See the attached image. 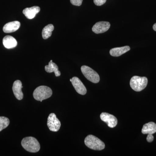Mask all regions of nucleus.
<instances>
[{"instance_id": "nucleus-1", "label": "nucleus", "mask_w": 156, "mask_h": 156, "mask_svg": "<svg viewBox=\"0 0 156 156\" xmlns=\"http://www.w3.org/2000/svg\"><path fill=\"white\" fill-rule=\"evenodd\" d=\"M21 145L25 150L31 153L37 152L41 148L37 140L32 136L23 138L21 141Z\"/></svg>"}, {"instance_id": "nucleus-2", "label": "nucleus", "mask_w": 156, "mask_h": 156, "mask_svg": "<svg viewBox=\"0 0 156 156\" xmlns=\"http://www.w3.org/2000/svg\"><path fill=\"white\" fill-rule=\"evenodd\" d=\"M85 145L91 149L101 151L105 148V144L103 141L93 135H89L84 140Z\"/></svg>"}, {"instance_id": "nucleus-3", "label": "nucleus", "mask_w": 156, "mask_h": 156, "mask_svg": "<svg viewBox=\"0 0 156 156\" xmlns=\"http://www.w3.org/2000/svg\"><path fill=\"white\" fill-rule=\"evenodd\" d=\"M53 94L52 89L47 86H41L35 89L33 93L34 99L42 102L43 100L48 99Z\"/></svg>"}, {"instance_id": "nucleus-4", "label": "nucleus", "mask_w": 156, "mask_h": 156, "mask_svg": "<svg viewBox=\"0 0 156 156\" xmlns=\"http://www.w3.org/2000/svg\"><path fill=\"white\" fill-rule=\"evenodd\" d=\"M148 80L146 77L134 76L131 78L130 84L131 88L134 91L140 92L145 89Z\"/></svg>"}, {"instance_id": "nucleus-5", "label": "nucleus", "mask_w": 156, "mask_h": 156, "mask_svg": "<svg viewBox=\"0 0 156 156\" xmlns=\"http://www.w3.org/2000/svg\"><path fill=\"white\" fill-rule=\"evenodd\" d=\"M81 71L88 80L94 83H97L100 81L99 75L95 70L87 66H83L81 68Z\"/></svg>"}, {"instance_id": "nucleus-6", "label": "nucleus", "mask_w": 156, "mask_h": 156, "mask_svg": "<svg viewBox=\"0 0 156 156\" xmlns=\"http://www.w3.org/2000/svg\"><path fill=\"white\" fill-rule=\"evenodd\" d=\"M47 125L50 131L56 132L60 129L61 123L55 114L51 113L48 116Z\"/></svg>"}, {"instance_id": "nucleus-7", "label": "nucleus", "mask_w": 156, "mask_h": 156, "mask_svg": "<svg viewBox=\"0 0 156 156\" xmlns=\"http://www.w3.org/2000/svg\"><path fill=\"white\" fill-rule=\"evenodd\" d=\"M101 119L107 124L110 128H115L117 126L118 120L114 116L106 112H102L100 115Z\"/></svg>"}, {"instance_id": "nucleus-8", "label": "nucleus", "mask_w": 156, "mask_h": 156, "mask_svg": "<svg viewBox=\"0 0 156 156\" xmlns=\"http://www.w3.org/2000/svg\"><path fill=\"white\" fill-rule=\"evenodd\" d=\"M110 23L107 21H100L96 23L93 26L92 30L96 34L103 33L108 30L110 27Z\"/></svg>"}, {"instance_id": "nucleus-9", "label": "nucleus", "mask_w": 156, "mask_h": 156, "mask_svg": "<svg viewBox=\"0 0 156 156\" xmlns=\"http://www.w3.org/2000/svg\"><path fill=\"white\" fill-rule=\"evenodd\" d=\"M72 83L76 91L79 94L85 95L87 92V89L80 80L77 77H73L72 79Z\"/></svg>"}, {"instance_id": "nucleus-10", "label": "nucleus", "mask_w": 156, "mask_h": 156, "mask_svg": "<svg viewBox=\"0 0 156 156\" xmlns=\"http://www.w3.org/2000/svg\"><path fill=\"white\" fill-rule=\"evenodd\" d=\"M21 81L17 80L13 83L12 90L15 97L19 100H22L23 97V94L22 91L23 88Z\"/></svg>"}, {"instance_id": "nucleus-11", "label": "nucleus", "mask_w": 156, "mask_h": 156, "mask_svg": "<svg viewBox=\"0 0 156 156\" xmlns=\"http://www.w3.org/2000/svg\"><path fill=\"white\" fill-rule=\"evenodd\" d=\"M20 26V22L18 21H12L6 23L3 27V30L5 33H10L16 31Z\"/></svg>"}, {"instance_id": "nucleus-12", "label": "nucleus", "mask_w": 156, "mask_h": 156, "mask_svg": "<svg viewBox=\"0 0 156 156\" xmlns=\"http://www.w3.org/2000/svg\"><path fill=\"white\" fill-rule=\"evenodd\" d=\"M40 10L41 9L38 6H33L31 8H26L23 11V13L27 18L29 19H32L40 12Z\"/></svg>"}, {"instance_id": "nucleus-13", "label": "nucleus", "mask_w": 156, "mask_h": 156, "mask_svg": "<svg viewBox=\"0 0 156 156\" xmlns=\"http://www.w3.org/2000/svg\"><path fill=\"white\" fill-rule=\"evenodd\" d=\"M3 44L7 49H12L17 46V41L14 37L11 36H6L3 39Z\"/></svg>"}, {"instance_id": "nucleus-14", "label": "nucleus", "mask_w": 156, "mask_h": 156, "mask_svg": "<svg viewBox=\"0 0 156 156\" xmlns=\"http://www.w3.org/2000/svg\"><path fill=\"white\" fill-rule=\"evenodd\" d=\"M130 50L129 46L114 48L110 50V54L112 56L115 57L119 56Z\"/></svg>"}, {"instance_id": "nucleus-15", "label": "nucleus", "mask_w": 156, "mask_h": 156, "mask_svg": "<svg viewBox=\"0 0 156 156\" xmlns=\"http://www.w3.org/2000/svg\"><path fill=\"white\" fill-rule=\"evenodd\" d=\"M142 134H153L156 132V124L153 122H150L144 125L142 131Z\"/></svg>"}, {"instance_id": "nucleus-16", "label": "nucleus", "mask_w": 156, "mask_h": 156, "mask_svg": "<svg viewBox=\"0 0 156 156\" xmlns=\"http://www.w3.org/2000/svg\"><path fill=\"white\" fill-rule=\"evenodd\" d=\"M45 69L48 73L54 72L56 77L59 76L61 75V73L58 70V68L57 65L53 62L52 60H50L48 65L45 66Z\"/></svg>"}, {"instance_id": "nucleus-17", "label": "nucleus", "mask_w": 156, "mask_h": 156, "mask_svg": "<svg viewBox=\"0 0 156 156\" xmlns=\"http://www.w3.org/2000/svg\"><path fill=\"white\" fill-rule=\"evenodd\" d=\"M54 29V26L52 24H48L45 26L42 30V34L43 39L46 40L51 37Z\"/></svg>"}, {"instance_id": "nucleus-18", "label": "nucleus", "mask_w": 156, "mask_h": 156, "mask_svg": "<svg viewBox=\"0 0 156 156\" xmlns=\"http://www.w3.org/2000/svg\"><path fill=\"white\" fill-rule=\"evenodd\" d=\"M10 124V120L5 117H0V131L8 127Z\"/></svg>"}, {"instance_id": "nucleus-19", "label": "nucleus", "mask_w": 156, "mask_h": 156, "mask_svg": "<svg viewBox=\"0 0 156 156\" xmlns=\"http://www.w3.org/2000/svg\"><path fill=\"white\" fill-rule=\"evenodd\" d=\"M83 0H70V2L75 6H80L82 5Z\"/></svg>"}, {"instance_id": "nucleus-20", "label": "nucleus", "mask_w": 156, "mask_h": 156, "mask_svg": "<svg viewBox=\"0 0 156 156\" xmlns=\"http://www.w3.org/2000/svg\"><path fill=\"white\" fill-rule=\"evenodd\" d=\"M94 3L96 5L101 6L105 4L107 0H93Z\"/></svg>"}, {"instance_id": "nucleus-21", "label": "nucleus", "mask_w": 156, "mask_h": 156, "mask_svg": "<svg viewBox=\"0 0 156 156\" xmlns=\"http://www.w3.org/2000/svg\"><path fill=\"white\" fill-rule=\"evenodd\" d=\"M154 137L153 134H148L147 137V142H152L153 141Z\"/></svg>"}, {"instance_id": "nucleus-22", "label": "nucleus", "mask_w": 156, "mask_h": 156, "mask_svg": "<svg viewBox=\"0 0 156 156\" xmlns=\"http://www.w3.org/2000/svg\"><path fill=\"white\" fill-rule=\"evenodd\" d=\"M153 28L154 30L156 31V23H155L153 27Z\"/></svg>"}, {"instance_id": "nucleus-23", "label": "nucleus", "mask_w": 156, "mask_h": 156, "mask_svg": "<svg viewBox=\"0 0 156 156\" xmlns=\"http://www.w3.org/2000/svg\"><path fill=\"white\" fill-rule=\"evenodd\" d=\"M70 82H71V81H72V79H70Z\"/></svg>"}]
</instances>
